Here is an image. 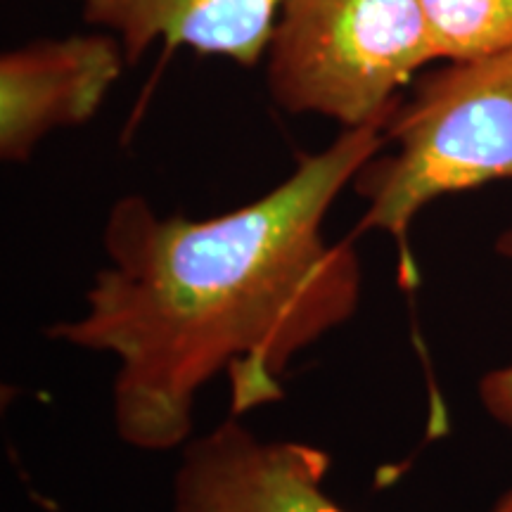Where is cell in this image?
I'll return each mask as SVG.
<instances>
[{
  "instance_id": "1",
  "label": "cell",
  "mask_w": 512,
  "mask_h": 512,
  "mask_svg": "<svg viewBox=\"0 0 512 512\" xmlns=\"http://www.w3.org/2000/svg\"><path fill=\"white\" fill-rule=\"evenodd\" d=\"M382 147V126L342 128L259 200L202 221L159 216L143 195L112 204L86 311L46 335L114 356L126 446L183 448L197 394L219 375L238 418L280 401L294 358L354 318L361 259L351 240H328L325 219Z\"/></svg>"
},
{
  "instance_id": "2",
  "label": "cell",
  "mask_w": 512,
  "mask_h": 512,
  "mask_svg": "<svg viewBox=\"0 0 512 512\" xmlns=\"http://www.w3.org/2000/svg\"><path fill=\"white\" fill-rule=\"evenodd\" d=\"M384 147L351 188L363 209L358 230H380L399 245L403 287H415L408 233L441 197L512 181V48L444 62L420 74L382 126ZM496 252L512 261V226Z\"/></svg>"
},
{
  "instance_id": "3",
  "label": "cell",
  "mask_w": 512,
  "mask_h": 512,
  "mask_svg": "<svg viewBox=\"0 0 512 512\" xmlns=\"http://www.w3.org/2000/svg\"><path fill=\"white\" fill-rule=\"evenodd\" d=\"M430 62L439 60L420 0H283L266 83L290 114L384 126Z\"/></svg>"
},
{
  "instance_id": "4",
  "label": "cell",
  "mask_w": 512,
  "mask_h": 512,
  "mask_svg": "<svg viewBox=\"0 0 512 512\" xmlns=\"http://www.w3.org/2000/svg\"><path fill=\"white\" fill-rule=\"evenodd\" d=\"M330 456L264 439L238 415L181 448L171 512H347L325 491ZM491 512H512V486Z\"/></svg>"
},
{
  "instance_id": "5",
  "label": "cell",
  "mask_w": 512,
  "mask_h": 512,
  "mask_svg": "<svg viewBox=\"0 0 512 512\" xmlns=\"http://www.w3.org/2000/svg\"><path fill=\"white\" fill-rule=\"evenodd\" d=\"M110 34L41 38L0 57V157L27 162L48 133L91 121L126 69Z\"/></svg>"
},
{
  "instance_id": "6",
  "label": "cell",
  "mask_w": 512,
  "mask_h": 512,
  "mask_svg": "<svg viewBox=\"0 0 512 512\" xmlns=\"http://www.w3.org/2000/svg\"><path fill=\"white\" fill-rule=\"evenodd\" d=\"M283 0H81L93 27L119 38L128 64L155 43L254 67L264 60Z\"/></svg>"
},
{
  "instance_id": "7",
  "label": "cell",
  "mask_w": 512,
  "mask_h": 512,
  "mask_svg": "<svg viewBox=\"0 0 512 512\" xmlns=\"http://www.w3.org/2000/svg\"><path fill=\"white\" fill-rule=\"evenodd\" d=\"M439 62L512 48V0H420Z\"/></svg>"
},
{
  "instance_id": "8",
  "label": "cell",
  "mask_w": 512,
  "mask_h": 512,
  "mask_svg": "<svg viewBox=\"0 0 512 512\" xmlns=\"http://www.w3.org/2000/svg\"><path fill=\"white\" fill-rule=\"evenodd\" d=\"M479 401L491 418L512 430V361L508 366L489 370L482 377Z\"/></svg>"
}]
</instances>
